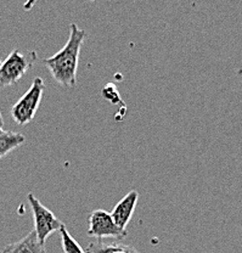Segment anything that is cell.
Segmentation results:
<instances>
[{
    "instance_id": "cell-1",
    "label": "cell",
    "mask_w": 242,
    "mask_h": 253,
    "mask_svg": "<svg viewBox=\"0 0 242 253\" xmlns=\"http://www.w3.org/2000/svg\"><path fill=\"white\" fill-rule=\"evenodd\" d=\"M85 38V31L81 30L77 23H71L70 36L65 46L43 61L51 73L54 81L64 88L71 89L77 85L80 55Z\"/></svg>"
},
{
    "instance_id": "cell-2",
    "label": "cell",
    "mask_w": 242,
    "mask_h": 253,
    "mask_svg": "<svg viewBox=\"0 0 242 253\" xmlns=\"http://www.w3.org/2000/svg\"><path fill=\"white\" fill-rule=\"evenodd\" d=\"M44 90H45V83L43 78H34L30 89L12 106L11 117L15 123H17L18 126H25L32 122L43 99Z\"/></svg>"
},
{
    "instance_id": "cell-3",
    "label": "cell",
    "mask_w": 242,
    "mask_h": 253,
    "mask_svg": "<svg viewBox=\"0 0 242 253\" xmlns=\"http://www.w3.org/2000/svg\"><path fill=\"white\" fill-rule=\"evenodd\" d=\"M37 60V52L31 51L27 55L18 49L12 50L5 61L0 65V88L14 85L33 67Z\"/></svg>"
},
{
    "instance_id": "cell-4",
    "label": "cell",
    "mask_w": 242,
    "mask_h": 253,
    "mask_svg": "<svg viewBox=\"0 0 242 253\" xmlns=\"http://www.w3.org/2000/svg\"><path fill=\"white\" fill-rule=\"evenodd\" d=\"M27 199L32 210L34 233L41 244H45L46 239L51 234H54L55 231H60V229L64 226V223L49 208L41 205V202L33 194H28Z\"/></svg>"
},
{
    "instance_id": "cell-5",
    "label": "cell",
    "mask_w": 242,
    "mask_h": 253,
    "mask_svg": "<svg viewBox=\"0 0 242 253\" xmlns=\"http://www.w3.org/2000/svg\"><path fill=\"white\" fill-rule=\"evenodd\" d=\"M88 236L95 237L97 240L115 239L122 240L127 236L128 231L121 229L113 220L111 213L104 210H95L89 217Z\"/></svg>"
},
{
    "instance_id": "cell-6",
    "label": "cell",
    "mask_w": 242,
    "mask_h": 253,
    "mask_svg": "<svg viewBox=\"0 0 242 253\" xmlns=\"http://www.w3.org/2000/svg\"><path fill=\"white\" fill-rule=\"evenodd\" d=\"M139 200V192L135 190H131L128 192L112 210L111 215L115 223L121 229L127 230V226L133 218V213L136 208V204Z\"/></svg>"
},
{
    "instance_id": "cell-7",
    "label": "cell",
    "mask_w": 242,
    "mask_h": 253,
    "mask_svg": "<svg viewBox=\"0 0 242 253\" xmlns=\"http://www.w3.org/2000/svg\"><path fill=\"white\" fill-rule=\"evenodd\" d=\"M1 253H46V249L45 244L39 241L33 230L18 241L5 246Z\"/></svg>"
},
{
    "instance_id": "cell-8",
    "label": "cell",
    "mask_w": 242,
    "mask_h": 253,
    "mask_svg": "<svg viewBox=\"0 0 242 253\" xmlns=\"http://www.w3.org/2000/svg\"><path fill=\"white\" fill-rule=\"evenodd\" d=\"M85 253H141L135 247L124 244H105L101 240L90 242L86 247Z\"/></svg>"
},
{
    "instance_id": "cell-9",
    "label": "cell",
    "mask_w": 242,
    "mask_h": 253,
    "mask_svg": "<svg viewBox=\"0 0 242 253\" xmlns=\"http://www.w3.org/2000/svg\"><path fill=\"white\" fill-rule=\"evenodd\" d=\"M25 141L26 136L23 134L16 131H6L4 129L0 130V160L25 144Z\"/></svg>"
},
{
    "instance_id": "cell-10",
    "label": "cell",
    "mask_w": 242,
    "mask_h": 253,
    "mask_svg": "<svg viewBox=\"0 0 242 253\" xmlns=\"http://www.w3.org/2000/svg\"><path fill=\"white\" fill-rule=\"evenodd\" d=\"M60 237H61V246L64 253H85L81 245L78 244V241L73 239L65 225L60 229Z\"/></svg>"
},
{
    "instance_id": "cell-11",
    "label": "cell",
    "mask_w": 242,
    "mask_h": 253,
    "mask_svg": "<svg viewBox=\"0 0 242 253\" xmlns=\"http://www.w3.org/2000/svg\"><path fill=\"white\" fill-rule=\"evenodd\" d=\"M102 95L105 96V99L110 100L113 104H117L118 101H121L120 94H118V90L113 84H107L106 88H104V90H102Z\"/></svg>"
},
{
    "instance_id": "cell-12",
    "label": "cell",
    "mask_w": 242,
    "mask_h": 253,
    "mask_svg": "<svg viewBox=\"0 0 242 253\" xmlns=\"http://www.w3.org/2000/svg\"><path fill=\"white\" fill-rule=\"evenodd\" d=\"M2 128H4V120H2L1 111H0V130H2Z\"/></svg>"
},
{
    "instance_id": "cell-13",
    "label": "cell",
    "mask_w": 242,
    "mask_h": 253,
    "mask_svg": "<svg viewBox=\"0 0 242 253\" xmlns=\"http://www.w3.org/2000/svg\"><path fill=\"white\" fill-rule=\"evenodd\" d=\"M0 65H1V62H0Z\"/></svg>"
}]
</instances>
